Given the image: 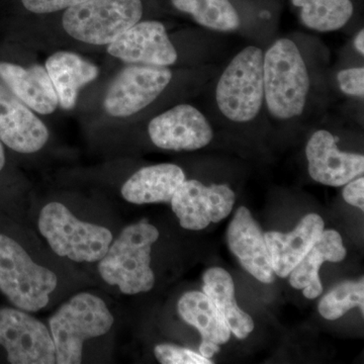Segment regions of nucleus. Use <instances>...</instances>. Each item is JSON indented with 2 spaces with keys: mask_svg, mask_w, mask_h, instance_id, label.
Here are the masks:
<instances>
[{
  "mask_svg": "<svg viewBox=\"0 0 364 364\" xmlns=\"http://www.w3.org/2000/svg\"><path fill=\"white\" fill-rule=\"evenodd\" d=\"M159 232L148 223L124 228L112 241L104 257L98 261V272L111 286L124 294L147 293L154 287L155 275L150 267L152 245Z\"/></svg>",
  "mask_w": 364,
  "mask_h": 364,
  "instance_id": "obj_1",
  "label": "nucleus"
},
{
  "mask_svg": "<svg viewBox=\"0 0 364 364\" xmlns=\"http://www.w3.org/2000/svg\"><path fill=\"white\" fill-rule=\"evenodd\" d=\"M264 100L273 117L289 119L305 109L311 81L305 61L293 41H277L263 58Z\"/></svg>",
  "mask_w": 364,
  "mask_h": 364,
  "instance_id": "obj_2",
  "label": "nucleus"
},
{
  "mask_svg": "<svg viewBox=\"0 0 364 364\" xmlns=\"http://www.w3.org/2000/svg\"><path fill=\"white\" fill-rule=\"evenodd\" d=\"M114 321L105 301L95 294H78L69 299L49 321L56 363H81L86 340L109 332Z\"/></svg>",
  "mask_w": 364,
  "mask_h": 364,
  "instance_id": "obj_3",
  "label": "nucleus"
},
{
  "mask_svg": "<svg viewBox=\"0 0 364 364\" xmlns=\"http://www.w3.org/2000/svg\"><path fill=\"white\" fill-rule=\"evenodd\" d=\"M57 284L54 272L33 262L13 238L0 234V291L14 306L26 312L42 310Z\"/></svg>",
  "mask_w": 364,
  "mask_h": 364,
  "instance_id": "obj_4",
  "label": "nucleus"
},
{
  "mask_svg": "<svg viewBox=\"0 0 364 364\" xmlns=\"http://www.w3.org/2000/svg\"><path fill=\"white\" fill-rule=\"evenodd\" d=\"M262 50L249 46L223 72L215 90L220 111L230 121L247 123L259 114L264 100Z\"/></svg>",
  "mask_w": 364,
  "mask_h": 364,
  "instance_id": "obj_5",
  "label": "nucleus"
},
{
  "mask_svg": "<svg viewBox=\"0 0 364 364\" xmlns=\"http://www.w3.org/2000/svg\"><path fill=\"white\" fill-rule=\"evenodd\" d=\"M39 230L57 255L75 262H97L112 242L109 229L80 221L60 203H50L42 208Z\"/></svg>",
  "mask_w": 364,
  "mask_h": 364,
  "instance_id": "obj_6",
  "label": "nucleus"
},
{
  "mask_svg": "<svg viewBox=\"0 0 364 364\" xmlns=\"http://www.w3.org/2000/svg\"><path fill=\"white\" fill-rule=\"evenodd\" d=\"M142 16L141 0H87L66 9L62 26L74 40L105 46L139 23Z\"/></svg>",
  "mask_w": 364,
  "mask_h": 364,
  "instance_id": "obj_7",
  "label": "nucleus"
},
{
  "mask_svg": "<svg viewBox=\"0 0 364 364\" xmlns=\"http://www.w3.org/2000/svg\"><path fill=\"white\" fill-rule=\"evenodd\" d=\"M171 79L167 67L132 64L109 85L104 100L105 112L114 117L134 116L157 100Z\"/></svg>",
  "mask_w": 364,
  "mask_h": 364,
  "instance_id": "obj_8",
  "label": "nucleus"
},
{
  "mask_svg": "<svg viewBox=\"0 0 364 364\" xmlns=\"http://www.w3.org/2000/svg\"><path fill=\"white\" fill-rule=\"evenodd\" d=\"M0 345L13 364L56 363V348L49 330L20 309H0Z\"/></svg>",
  "mask_w": 364,
  "mask_h": 364,
  "instance_id": "obj_9",
  "label": "nucleus"
},
{
  "mask_svg": "<svg viewBox=\"0 0 364 364\" xmlns=\"http://www.w3.org/2000/svg\"><path fill=\"white\" fill-rule=\"evenodd\" d=\"M235 200L234 191L225 184L205 186L198 181H184L170 203L182 228L200 231L226 219Z\"/></svg>",
  "mask_w": 364,
  "mask_h": 364,
  "instance_id": "obj_10",
  "label": "nucleus"
},
{
  "mask_svg": "<svg viewBox=\"0 0 364 364\" xmlns=\"http://www.w3.org/2000/svg\"><path fill=\"white\" fill-rule=\"evenodd\" d=\"M151 141L172 151L202 149L212 142L214 132L202 112L191 105H179L155 117L148 126Z\"/></svg>",
  "mask_w": 364,
  "mask_h": 364,
  "instance_id": "obj_11",
  "label": "nucleus"
},
{
  "mask_svg": "<svg viewBox=\"0 0 364 364\" xmlns=\"http://www.w3.org/2000/svg\"><path fill=\"white\" fill-rule=\"evenodd\" d=\"M107 53L124 63L168 67L178 55L164 25L157 21H139L107 45Z\"/></svg>",
  "mask_w": 364,
  "mask_h": 364,
  "instance_id": "obj_12",
  "label": "nucleus"
},
{
  "mask_svg": "<svg viewBox=\"0 0 364 364\" xmlns=\"http://www.w3.org/2000/svg\"><path fill=\"white\" fill-rule=\"evenodd\" d=\"M306 155L310 176L325 186H345L363 174V155L340 151L330 132H315L306 144Z\"/></svg>",
  "mask_w": 364,
  "mask_h": 364,
  "instance_id": "obj_13",
  "label": "nucleus"
},
{
  "mask_svg": "<svg viewBox=\"0 0 364 364\" xmlns=\"http://www.w3.org/2000/svg\"><path fill=\"white\" fill-rule=\"evenodd\" d=\"M49 140L45 124L6 86L0 85V141L16 152L32 154Z\"/></svg>",
  "mask_w": 364,
  "mask_h": 364,
  "instance_id": "obj_14",
  "label": "nucleus"
},
{
  "mask_svg": "<svg viewBox=\"0 0 364 364\" xmlns=\"http://www.w3.org/2000/svg\"><path fill=\"white\" fill-rule=\"evenodd\" d=\"M227 238L230 250L244 269L263 284L274 282L264 234L247 208L241 207L237 210L228 228Z\"/></svg>",
  "mask_w": 364,
  "mask_h": 364,
  "instance_id": "obj_15",
  "label": "nucleus"
},
{
  "mask_svg": "<svg viewBox=\"0 0 364 364\" xmlns=\"http://www.w3.org/2000/svg\"><path fill=\"white\" fill-rule=\"evenodd\" d=\"M324 227L320 215L309 214L291 233H265L264 240L274 274L282 279L289 277L320 238Z\"/></svg>",
  "mask_w": 364,
  "mask_h": 364,
  "instance_id": "obj_16",
  "label": "nucleus"
},
{
  "mask_svg": "<svg viewBox=\"0 0 364 364\" xmlns=\"http://www.w3.org/2000/svg\"><path fill=\"white\" fill-rule=\"evenodd\" d=\"M0 79L18 100L38 114H51L58 107V97L45 67L23 68L0 62Z\"/></svg>",
  "mask_w": 364,
  "mask_h": 364,
  "instance_id": "obj_17",
  "label": "nucleus"
},
{
  "mask_svg": "<svg viewBox=\"0 0 364 364\" xmlns=\"http://www.w3.org/2000/svg\"><path fill=\"white\" fill-rule=\"evenodd\" d=\"M178 312L202 335L200 353L205 358H212L220 352V345L229 341L231 331L226 321L205 293L189 291L183 294L178 301Z\"/></svg>",
  "mask_w": 364,
  "mask_h": 364,
  "instance_id": "obj_18",
  "label": "nucleus"
},
{
  "mask_svg": "<svg viewBox=\"0 0 364 364\" xmlns=\"http://www.w3.org/2000/svg\"><path fill=\"white\" fill-rule=\"evenodd\" d=\"M184 181L183 170L176 164L163 163L143 167L124 182L122 196L135 205L170 203Z\"/></svg>",
  "mask_w": 364,
  "mask_h": 364,
  "instance_id": "obj_19",
  "label": "nucleus"
},
{
  "mask_svg": "<svg viewBox=\"0 0 364 364\" xmlns=\"http://www.w3.org/2000/svg\"><path fill=\"white\" fill-rule=\"evenodd\" d=\"M59 105L65 111L76 105L79 91L100 75L98 67L75 53L59 51L52 54L45 64Z\"/></svg>",
  "mask_w": 364,
  "mask_h": 364,
  "instance_id": "obj_20",
  "label": "nucleus"
},
{
  "mask_svg": "<svg viewBox=\"0 0 364 364\" xmlns=\"http://www.w3.org/2000/svg\"><path fill=\"white\" fill-rule=\"evenodd\" d=\"M346 257L341 235L335 230H324L305 257L291 272V287L301 289L306 299H316L323 293L318 272L325 261L340 262Z\"/></svg>",
  "mask_w": 364,
  "mask_h": 364,
  "instance_id": "obj_21",
  "label": "nucleus"
},
{
  "mask_svg": "<svg viewBox=\"0 0 364 364\" xmlns=\"http://www.w3.org/2000/svg\"><path fill=\"white\" fill-rule=\"evenodd\" d=\"M203 293L212 299L226 321L230 331L237 338H246L253 331L252 318L237 305L234 282L229 272L220 267L207 270L203 274Z\"/></svg>",
  "mask_w": 364,
  "mask_h": 364,
  "instance_id": "obj_22",
  "label": "nucleus"
},
{
  "mask_svg": "<svg viewBox=\"0 0 364 364\" xmlns=\"http://www.w3.org/2000/svg\"><path fill=\"white\" fill-rule=\"evenodd\" d=\"M299 9L301 23L317 32H335L343 28L353 14L351 0H291Z\"/></svg>",
  "mask_w": 364,
  "mask_h": 364,
  "instance_id": "obj_23",
  "label": "nucleus"
},
{
  "mask_svg": "<svg viewBox=\"0 0 364 364\" xmlns=\"http://www.w3.org/2000/svg\"><path fill=\"white\" fill-rule=\"evenodd\" d=\"M203 28L217 32H233L241 26L240 16L229 0H171Z\"/></svg>",
  "mask_w": 364,
  "mask_h": 364,
  "instance_id": "obj_24",
  "label": "nucleus"
},
{
  "mask_svg": "<svg viewBox=\"0 0 364 364\" xmlns=\"http://www.w3.org/2000/svg\"><path fill=\"white\" fill-rule=\"evenodd\" d=\"M360 309L364 315V280H346L326 294L318 303V312L327 320L341 318L351 309Z\"/></svg>",
  "mask_w": 364,
  "mask_h": 364,
  "instance_id": "obj_25",
  "label": "nucleus"
},
{
  "mask_svg": "<svg viewBox=\"0 0 364 364\" xmlns=\"http://www.w3.org/2000/svg\"><path fill=\"white\" fill-rule=\"evenodd\" d=\"M155 356L162 364H212L210 358L188 348L170 344L157 345L154 349Z\"/></svg>",
  "mask_w": 364,
  "mask_h": 364,
  "instance_id": "obj_26",
  "label": "nucleus"
},
{
  "mask_svg": "<svg viewBox=\"0 0 364 364\" xmlns=\"http://www.w3.org/2000/svg\"><path fill=\"white\" fill-rule=\"evenodd\" d=\"M337 81L340 90L345 95L361 98L364 97L363 67H354L338 72Z\"/></svg>",
  "mask_w": 364,
  "mask_h": 364,
  "instance_id": "obj_27",
  "label": "nucleus"
},
{
  "mask_svg": "<svg viewBox=\"0 0 364 364\" xmlns=\"http://www.w3.org/2000/svg\"><path fill=\"white\" fill-rule=\"evenodd\" d=\"M87 0H21L23 7L30 13L46 14L64 11Z\"/></svg>",
  "mask_w": 364,
  "mask_h": 364,
  "instance_id": "obj_28",
  "label": "nucleus"
},
{
  "mask_svg": "<svg viewBox=\"0 0 364 364\" xmlns=\"http://www.w3.org/2000/svg\"><path fill=\"white\" fill-rule=\"evenodd\" d=\"M345 202L354 207L364 210V178L356 177V179L349 181L343 191Z\"/></svg>",
  "mask_w": 364,
  "mask_h": 364,
  "instance_id": "obj_29",
  "label": "nucleus"
},
{
  "mask_svg": "<svg viewBox=\"0 0 364 364\" xmlns=\"http://www.w3.org/2000/svg\"><path fill=\"white\" fill-rule=\"evenodd\" d=\"M354 47L359 54L364 55V31L361 30L354 39Z\"/></svg>",
  "mask_w": 364,
  "mask_h": 364,
  "instance_id": "obj_30",
  "label": "nucleus"
},
{
  "mask_svg": "<svg viewBox=\"0 0 364 364\" xmlns=\"http://www.w3.org/2000/svg\"><path fill=\"white\" fill-rule=\"evenodd\" d=\"M4 164H6V154H4V146L0 141V172L4 169Z\"/></svg>",
  "mask_w": 364,
  "mask_h": 364,
  "instance_id": "obj_31",
  "label": "nucleus"
}]
</instances>
